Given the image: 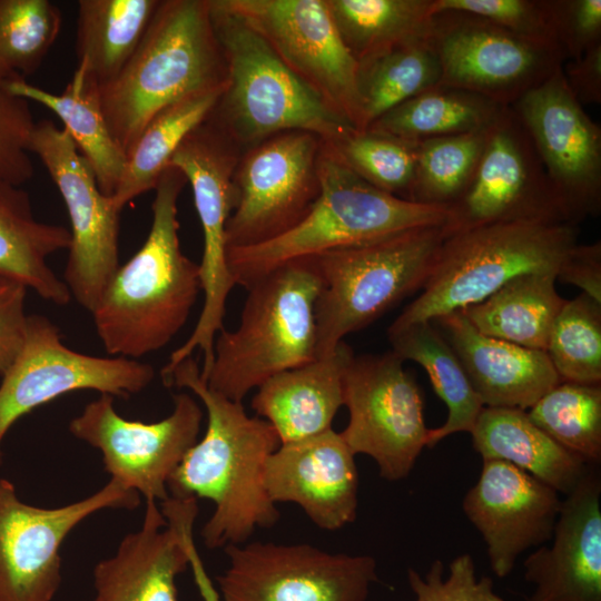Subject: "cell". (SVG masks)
I'll use <instances>...</instances> for the list:
<instances>
[{
  "instance_id": "cell-34",
  "label": "cell",
  "mask_w": 601,
  "mask_h": 601,
  "mask_svg": "<svg viewBox=\"0 0 601 601\" xmlns=\"http://www.w3.org/2000/svg\"><path fill=\"white\" fill-rule=\"evenodd\" d=\"M503 107L482 96L437 85L393 108L367 129L420 142L484 129Z\"/></svg>"
},
{
  "instance_id": "cell-32",
  "label": "cell",
  "mask_w": 601,
  "mask_h": 601,
  "mask_svg": "<svg viewBox=\"0 0 601 601\" xmlns=\"http://www.w3.org/2000/svg\"><path fill=\"white\" fill-rule=\"evenodd\" d=\"M160 0L78 1L76 51L99 87L114 80L144 38Z\"/></svg>"
},
{
  "instance_id": "cell-13",
  "label": "cell",
  "mask_w": 601,
  "mask_h": 601,
  "mask_svg": "<svg viewBox=\"0 0 601 601\" xmlns=\"http://www.w3.org/2000/svg\"><path fill=\"white\" fill-rule=\"evenodd\" d=\"M29 152L38 156L66 205L71 244L63 273L71 297L91 311L119 267L120 209L104 195L96 176L63 128L36 122Z\"/></svg>"
},
{
  "instance_id": "cell-48",
  "label": "cell",
  "mask_w": 601,
  "mask_h": 601,
  "mask_svg": "<svg viewBox=\"0 0 601 601\" xmlns=\"http://www.w3.org/2000/svg\"><path fill=\"white\" fill-rule=\"evenodd\" d=\"M565 82L574 98L583 105L601 104V45L562 66Z\"/></svg>"
},
{
  "instance_id": "cell-7",
  "label": "cell",
  "mask_w": 601,
  "mask_h": 601,
  "mask_svg": "<svg viewBox=\"0 0 601 601\" xmlns=\"http://www.w3.org/2000/svg\"><path fill=\"white\" fill-rule=\"evenodd\" d=\"M579 244L569 221L519 220L445 236L422 293L392 323L432 322L477 304L511 279L553 273Z\"/></svg>"
},
{
  "instance_id": "cell-16",
  "label": "cell",
  "mask_w": 601,
  "mask_h": 601,
  "mask_svg": "<svg viewBox=\"0 0 601 601\" xmlns=\"http://www.w3.org/2000/svg\"><path fill=\"white\" fill-rule=\"evenodd\" d=\"M217 577L221 601H366L377 581L371 555L328 553L313 545L252 542L225 548Z\"/></svg>"
},
{
  "instance_id": "cell-28",
  "label": "cell",
  "mask_w": 601,
  "mask_h": 601,
  "mask_svg": "<svg viewBox=\"0 0 601 601\" xmlns=\"http://www.w3.org/2000/svg\"><path fill=\"white\" fill-rule=\"evenodd\" d=\"M70 230L39 221L28 193L0 180V278L66 305L71 294L48 264V257L69 249Z\"/></svg>"
},
{
  "instance_id": "cell-46",
  "label": "cell",
  "mask_w": 601,
  "mask_h": 601,
  "mask_svg": "<svg viewBox=\"0 0 601 601\" xmlns=\"http://www.w3.org/2000/svg\"><path fill=\"white\" fill-rule=\"evenodd\" d=\"M27 288L13 284L0 294V375L2 376L20 354L27 337Z\"/></svg>"
},
{
  "instance_id": "cell-14",
  "label": "cell",
  "mask_w": 601,
  "mask_h": 601,
  "mask_svg": "<svg viewBox=\"0 0 601 601\" xmlns=\"http://www.w3.org/2000/svg\"><path fill=\"white\" fill-rule=\"evenodd\" d=\"M322 145L318 136L293 130L242 154L233 177L235 206L226 226L227 249L275 238L308 213L321 190Z\"/></svg>"
},
{
  "instance_id": "cell-41",
  "label": "cell",
  "mask_w": 601,
  "mask_h": 601,
  "mask_svg": "<svg viewBox=\"0 0 601 601\" xmlns=\"http://www.w3.org/2000/svg\"><path fill=\"white\" fill-rule=\"evenodd\" d=\"M561 381L601 383V303L584 293L565 302L546 347Z\"/></svg>"
},
{
  "instance_id": "cell-12",
  "label": "cell",
  "mask_w": 601,
  "mask_h": 601,
  "mask_svg": "<svg viewBox=\"0 0 601 601\" xmlns=\"http://www.w3.org/2000/svg\"><path fill=\"white\" fill-rule=\"evenodd\" d=\"M519 220L572 223L526 128L508 106L487 127L475 169L461 196L447 207L443 230L449 236Z\"/></svg>"
},
{
  "instance_id": "cell-11",
  "label": "cell",
  "mask_w": 601,
  "mask_h": 601,
  "mask_svg": "<svg viewBox=\"0 0 601 601\" xmlns=\"http://www.w3.org/2000/svg\"><path fill=\"white\" fill-rule=\"evenodd\" d=\"M403 362L392 351L354 354L343 375L349 420L341 435L355 455L372 457L390 482L408 476L428 433L421 390Z\"/></svg>"
},
{
  "instance_id": "cell-8",
  "label": "cell",
  "mask_w": 601,
  "mask_h": 601,
  "mask_svg": "<svg viewBox=\"0 0 601 601\" xmlns=\"http://www.w3.org/2000/svg\"><path fill=\"white\" fill-rule=\"evenodd\" d=\"M444 238L443 226H425L309 257L321 279L317 357L422 289Z\"/></svg>"
},
{
  "instance_id": "cell-45",
  "label": "cell",
  "mask_w": 601,
  "mask_h": 601,
  "mask_svg": "<svg viewBox=\"0 0 601 601\" xmlns=\"http://www.w3.org/2000/svg\"><path fill=\"white\" fill-rule=\"evenodd\" d=\"M552 27L565 59L581 57L601 45V0H552Z\"/></svg>"
},
{
  "instance_id": "cell-35",
  "label": "cell",
  "mask_w": 601,
  "mask_h": 601,
  "mask_svg": "<svg viewBox=\"0 0 601 601\" xmlns=\"http://www.w3.org/2000/svg\"><path fill=\"white\" fill-rule=\"evenodd\" d=\"M338 32L359 65L421 39L432 0H326Z\"/></svg>"
},
{
  "instance_id": "cell-9",
  "label": "cell",
  "mask_w": 601,
  "mask_h": 601,
  "mask_svg": "<svg viewBox=\"0 0 601 601\" xmlns=\"http://www.w3.org/2000/svg\"><path fill=\"white\" fill-rule=\"evenodd\" d=\"M242 154L208 116L170 159L169 166L177 168L191 186L203 229L199 272L204 304L191 334L162 367V376L193 356L195 349L203 352L200 375H206L211 366L215 338L224 328L226 302L236 285L227 264L226 226L235 206L233 177Z\"/></svg>"
},
{
  "instance_id": "cell-23",
  "label": "cell",
  "mask_w": 601,
  "mask_h": 601,
  "mask_svg": "<svg viewBox=\"0 0 601 601\" xmlns=\"http://www.w3.org/2000/svg\"><path fill=\"white\" fill-rule=\"evenodd\" d=\"M552 543L523 562L528 601H601V479L593 466L562 499Z\"/></svg>"
},
{
  "instance_id": "cell-27",
  "label": "cell",
  "mask_w": 601,
  "mask_h": 601,
  "mask_svg": "<svg viewBox=\"0 0 601 601\" xmlns=\"http://www.w3.org/2000/svg\"><path fill=\"white\" fill-rule=\"evenodd\" d=\"M470 434L482 461L510 463L563 495L595 466L556 443L523 410L483 407Z\"/></svg>"
},
{
  "instance_id": "cell-50",
  "label": "cell",
  "mask_w": 601,
  "mask_h": 601,
  "mask_svg": "<svg viewBox=\"0 0 601 601\" xmlns=\"http://www.w3.org/2000/svg\"><path fill=\"white\" fill-rule=\"evenodd\" d=\"M12 285H13V283H10L8 280H4V279L0 278V294L3 293L4 290H7Z\"/></svg>"
},
{
  "instance_id": "cell-42",
  "label": "cell",
  "mask_w": 601,
  "mask_h": 601,
  "mask_svg": "<svg viewBox=\"0 0 601 601\" xmlns=\"http://www.w3.org/2000/svg\"><path fill=\"white\" fill-rule=\"evenodd\" d=\"M407 582L414 601H504L494 592L491 578L477 579L474 560L467 553L450 562L445 578L443 562L439 559L424 575L408 568Z\"/></svg>"
},
{
  "instance_id": "cell-4",
  "label": "cell",
  "mask_w": 601,
  "mask_h": 601,
  "mask_svg": "<svg viewBox=\"0 0 601 601\" xmlns=\"http://www.w3.org/2000/svg\"><path fill=\"white\" fill-rule=\"evenodd\" d=\"M321 190L308 213L267 242L227 249L236 285L248 288L288 263L425 226H443L447 207L386 194L348 169L323 142Z\"/></svg>"
},
{
  "instance_id": "cell-20",
  "label": "cell",
  "mask_w": 601,
  "mask_h": 601,
  "mask_svg": "<svg viewBox=\"0 0 601 601\" xmlns=\"http://www.w3.org/2000/svg\"><path fill=\"white\" fill-rule=\"evenodd\" d=\"M577 225L601 209V127L569 89L562 67L512 106Z\"/></svg>"
},
{
  "instance_id": "cell-49",
  "label": "cell",
  "mask_w": 601,
  "mask_h": 601,
  "mask_svg": "<svg viewBox=\"0 0 601 601\" xmlns=\"http://www.w3.org/2000/svg\"><path fill=\"white\" fill-rule=\"evenodd\" d=\"M195 519L190 515H183L176 520L177 528L181 534L194 580L204 601H221L219 592L216 590L209 579L204 563L198 554L194 541Z\"/></svg>"
},
{
  "instance_id": "cell-24",
  "label": "cell",
  "mask_w": 601,
  "mask_h": 601,
  "mask_svg": "<svg viewBox=\"0 0 601 601\" xmlns=\"http://www.w3.org/2000/svg\"><path fill=\"white\" fill-rule=\"evenodd\" d=\"M484 407L526 411L561 382L546 352L480 333L462 311L434 321Z\"/></svg>"
},
{
  "instance_id": "cell-2",
  "label": "cell",
  "mask_w": 601,
  "mask_h": 601,
  "mask_svg": "<svg viewBox=\"0 0 601 601\" xmlns=\"http://www.w3.org/2000/svg\"><path fill=\"white\" fill-rule=\"evenodd\" d=\"M185 184L177 168L162 171L145 243L119 265L91 311L110 355L136 359L165 347L186 324L201 292L199 264L179 243L177 203Z\"/></svg>"
},
{
  "instance_id": "cell-30",
  "label": "cell",
  "mask_w": 601,
  "mask_h": 601,
  "mask_svg": "<svg viewBox=\"0 0 601 601\" xmlns=\"http://www.w3.org/2000/svg\"><path fill=\"white\" fill-rule=\"evenodd\" d=\"M555 280L553 273L523 274L462 312L484 335L545 352L566 302L558 294Z\"/></svg>"
},
{
  "instance_id": "cell-33",
  "label": "cell",
  "mask_w": 601,
  "mask_h": 601,
  "mask_svg": "<svg viewBox=\"0 0 601 601\" xmlns=\"http://www.w3.org/2000/svg\"><path fill=\"white\" fill-rule=\"evenodd\" d=\"M225 88L184 98L149 120L128 151L124 175L111 196L120 210L136 197L155 189L180 144L207 119Z\"/></svg>"
},
{
  "instance_id": "cell-36",
  "label": "cell",
  "mask_w": 601,
  "mask_h": 601,
  "mask_svg": "<svg viewBox=\"0 0 601 601\" xmlns=\"http://www.w3.org/2000/svg\"><path fill=\"white\" fill-rule=\"evenodd\" d=\"M440 79L437 58L423 38L359 65L361 130L404 101L440 85Z\"/></svg>"
},
{
  "instance_id": "cell-25",
  "label": "cell",
  "mask_w": 601,
  "mask_h": 601,
  "mask_svg": "<svg viewBox=\"0 0 601 601\" xmlns=\"http://www.w3.org/2000/svg\"><path fill=\"white\" fill-rule=\"evenodd\" d=\"M140 529L93 569V601H178L176 578L189 566L181 534L156 501L146 500Z\"/></svg>"
},
{
  "instance_id": "cell-37",
  "label": "cell",
  "mask_w": 601,
  "mask_h": 601,
  "mask_svg": "<svg viewBox=\"0 0 601 601\" xmlns=\"http://www.w3.org/2000/svg\"><path fill=\"white\" fill-rule=\"evenodd\" d=\"M530 420L590 465L601 461V385L559 382L528 411Z\"/></svg>"
},
{
  "instance_id": "cell-31",
  "label": "cell",
  "mask_w": 601,
  "mask_h": 601,
  "mask_svg": "<svg viewBox=\"0 0 601 601\" xmlns=\"http://www.w3.org/2000/svg\"><path fill=\"white\" fill-rule=\"evenodd\" d=\"M387 335L392 352L403 361L420 364L447 407L444 424L428 428L426 447L435 446L452 434L470 433L484 406L461 361L439 328L432 322L391 324Z\"/></svg>"
},
{
  "instance_id": "cell-22",
  "label": "cell",
  "mask_w": 601,
  "mask_h": 601,
  "mask_svg": "<svg viewBox=\"0 0 601 601\" xmlns=\"http://www.w3.org/2000/svg\"><path fill=\"white\" fill-rule=\"evenodd\" d=\"M264 484L275 504L296 503L323 530L335 531L356 519L355 454L333 428L280 444L265 463Z\"/></svg>"
},
{
  "instance_id": "cell-40",
  "label": "cell",
  "mask_w": 601,
  "mask_h": 601,
  "mask_svg": "<svg viewBox=\"0 0 601 601\" xmlns=\"http://www.w3.org/2000/svg\"><path fill=\"white\" fill-rule=\"evenodd\" d=\"M487 127L420 141L411 201L444 207L453 204L475 169Z\"/></svg>"
},
{
  "instance_id": "cell-39",
  "label": "cell",
  "mask_w": 601,
  "mask_h": 601,
  "mask_svg": "<svg viewBox=\"0 0 601 601\" xmlns=\"http://www.w3.org/2000/svg\"><path fill=\"white\" fill-rule=\"evenodd\" d=\"M324 145L373 187L411 201L418 142L353 129L342 139Z\"/></svg>"
},
{
  "instance_id": "cell-29",
  "label": "cell",
  "mask_w": 601,
  "mask_h": 601,
  "mask_svg": "<svg viewBox=\"0 0 601 601\" xmlns=\"http://www.w3.org/2000/svg\"><path fill=\"white\" fill-rule=\"evenodd\" d=\"M6 83L13 95L45 106L61 120L63 129L91 167L101 193L111 197L124 175L127 157L107 125L98 82L78 66L60 93L22 78L8 79Z\"/></svg>"
},
{
  "instance_id": "cell-26",
  "label": "cell",
  "mask_w": 601,
  "mask_h": 601,
  "mask_svg": "<svg viewBox=\"0 0 601 601\" xmlns=\"http://www.w3.org/2000/svg\"><path fill=\"white\" fill-rule=\"evenodd\" d=\"M353 356L343 341L331 354L269 377L257 387L252 408L273 426L280 444L332 428L343 406V375Z\"/></svg>"
},
{
  "instance_id": "cell-47",
  "label": "cell",
  "mask_w": 601,
  "mask_h": 601,
  "mask_svg": "<svg viewBox=\"0 0 601 601\" xmlns=\"http://www.w3.org/2000/svg\"><path fill=\"white\" fill-rule=\"evenodd\" d=\"M556 279L572 284L601 303V243L577 244L556 273Z\"/></svg>"
},
{
  "instance_id": "cell-18",
  "label": "cell",
  "mask_w": 601,
  "mask_h": 601,
  "mask_svg": "<svg viewBox=\"0 0 601 601\" xmlns=\"http://www.w3.org/2000/svg\"><path fill=\"white\" fill-rule=\"evenodd\" d=\"M253 27L284 63L361 130L358 62L326 0H219Z\"/></svg>"
},
{
  "instance_id": "cell-38",
  "label": "cell",
  "mask_w": 601,
  "mask_h": 601,
  "mask_svg": "<svg viewBox=\"0 0 601 601\" xmlns=\"http://www.w3.org/2000/svg\"><path fill=\"white\" fill-rule=\"evenodd\" d=\"M60 9L48 0H0V77L35 73L61 29Z\"/></svg>"
},
{
  "instance_id": "cell-15",
  "label": "cell",
  "mask_w": 601,
  "mask_h": 601,
  "mask_svg": "<svg viewBox=\"0 0 601 601\" xmlns=\"http://www.w3.org/2000/svg\"><path fill=\"white\" fill-rule=\"evenodd\" d=\"M154 376L151 365L136 359L76 352L63 344L58 326L49 318L29 315L24 345L1 376L0 464L8 431L35 408L83 390L126 398L142 391Z\"/></svg>"
},
{
  "instance_id": "cell-17",
  "label": "cell",
  "mask_w": 601,
  "mask_h": 601,
  "mask_svg": "<svg viewBox=\"0 0 601 601\" xmlns=\"http://www.w3.org/2000/svg\"><path fill=\"white\" fill-rule=\"evenodd\" d=\"M139 494L115 480L93 494L58 508L19 499L0 479V601H52L61 583L60 548L85 519L104 509H135Z\"/></svg>"
},
{
  "instance_id": "cell-6",
  "label": "cell",
  "mask_w": 601,
  "mask_h": 601,
  "mask_svg": "<svg viewBox=\"0 0 601 601\" xmlns=\"http://www.w3.org/2000/svg\"><path fill=\"white\" fill-rule=\"evenodd\" d=\"M246 289L238 326L217 334L211 366L200 375L236 402L269 377L317 358L321 279L311 258L283 265Z\"/></svg>"
},
{
  "instance_id": "cell-21",
  "label": "cell",
  "mask_w": 601,
  "mask_h": 601,
  "mask_svg": "<svg viewBox=\"0 0 601 601\" xmlns=\"http://www.w3.org/2000/svg\"><path fill=\"white\" fill-rule=\"evenodd\" d=\"M561 503L559 492L529 473L486 460L462 509L486 545L492 572L503 579L524 552L551 540Z\"/></svg>"
},
{
  "instance_id": "cell-19",
  "label": "cell",
  "mask_w": 601,
  "mask_h": 601,
  "mask_svg": "<svg viewBox=\"0 0 601 601\" xmlns=\"http://www.w3.org/2000/svg\"><path fill=\"white\" fill-rule=\"evenodd\" d=\"M201 420L203 411L188 393L176 394L173 412L152 423L124 418L114 396L101 394L71 420L69 431L100 451L111 480L162 502L169 497L168 479L197 442Z\"/></svg>"
},
{
  "instance_id": "cell-10",
  "label": "cell",
  "mask_w": 601,
  "mask_h": 601,
  "mask_svg": "<svg viewBox=\"0 0 601 601\" xmlns=\"http://www.w3.org/2000/svg\"><path fill=\"white\" fill-rule=\"evenodd\" d=\"M423 39L440 63L441 86L465 90L504 107L545 81L566 60L554 42L526 37L464 12L432 14Z\"/></svg>"
},
{
  "instance_id": "cell-44",
  "label": "cell",
  "mask_w": 601,
  "mask_h": 601,
  "mask_svg": "<svg viewBox=\"0 0 601 601\" xmlns=\"http://www.w3.org/2000/svg\"><path fill=\"white\" fill-rule=\"evenodd\" d=\"M0 77V180L21 186L35 168L29 144L36 121L29 101L13 95Z\"/></svg>"
},
{
  "instance_id": "cell-5",
  "label": "cell",
  "mask_w": 601,
  "mask_h": 601,
  "mask_svg": "<svg viewBox=\"0 0 601 601\" xmlns=\"http://www.w3.org/2000/svg\"><path fill=\"white\" fill-rule=\"evenodd\" d=\"M228 79L209 117L244 152L293 130L312 132L325 144L354 128L298 78L267 41L219 0H209Z\"/></svg>"
},
{
  "instance_id": "cell-3",
  "label": "cell",
  "mask_w": 601,
  "mask_h": 601,
  "mask_svg": "<svg viewBox=\"0 0 601 601\" xmlns=\"http://www.w3.org/2000/svg\"><path fill=\"white\" fill-rule=\"evenodd\" d=\"M227 79L209 0H160L132 57L100 87V104L127 157L157 112L189 96L225 88Z\"/></svg>"
},
{
  "instance_id": "cell-1",
  "label": "cell",
  "mask_w": 601,
  "mask_h": 601,
  "mask_svg": "<svg viewBox=\"0 0 601 601\" xmlns=\"http://www.w3.org/2000/svg\"><path fill=\"white\" fill-rule=\"evenodd\" d=\"M161 378L168 387L191 391L207 413L203 439L189 449L167 482L169 496L214 503L201 530L205 545L244 544L257 528L275 525L279 511L264 484L265 463L280 445L273 426L249 416L242 402L211 390L193 356Z\"/></svg>"
},
{
  "instance_id": "cell-43",
  "label": "cell",
  "mask_w": 601,
  "mask_h": 601,
  "mask_svg": "<svg viewBox=\"0 0 601 601\" xmlns=\"http://www.w3.org/2000/svg\"><path fill=\"white\" fill-rule=\"evenodd\" d=\"M443 11L473 14L513 32L556 43L552 0H432V13Z\"/></svg>"
}]
</instances>
